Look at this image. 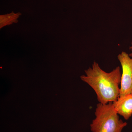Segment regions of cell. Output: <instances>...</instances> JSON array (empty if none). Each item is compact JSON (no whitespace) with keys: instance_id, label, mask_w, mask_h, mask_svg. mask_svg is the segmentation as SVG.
<instances>
[{"instance_id":"6da1fadb","label":"cell","mask_w":132,"mask_h":132,"mask_svg":"<svg viewBox=\"0 0 132 132\" xmlns=\"http://www.w3.org/2000/svg\"><path fill=\"white\" fill-rule=\"evenodd\" d=\"M86 75L80 77L81 80L93 89L99 103L105 104L116 101L119 97L121 73L119 67L110 72H106L94 62L92 67L85 70Z\"/></svg>"},{"instance_id":"7a4b0ae2","label":"cell","mask_w":132,"mask_h":132,"mask_svg":"<svg viewBox=\"0 0 132 132\" xmlns=\"http://www.w3.org/2000/svg\"><path fill=\"white\" fill-rule=\"evenodd\" d=\"M95 114V118L90 125L92 132H122L127 125L120 119L112 102L97 104Z\"/></svg>"},{"instance_id":"3957f363","label":"cell","mask_w":132,"mask_h":132,"mask_svg":"<svg viewBox=\"0 0 132 132\" xmlns=\"http://www.w3.org/2000/svg\"><path fill=\"white\" fill-rule=\"evenodd\" d=\"M122 69L119 97L132 94V59L129 54L122 52L118 55Z\"/></svg>"},{"instance_id":"277c9868","label":"cell","mask_w":132,"mask_h":132,"mask_svg":"<svg viewBox=\"0 0 132 132\" xmlns=\"http://www.w3.org/2000/svg\"><path fill=\"white\" fill-rule=\"evenodd\" d=\"M113 105L118 114L123 116L126 120L132 116V94L119 97Z\"/></svg>"},{"instance_id":"5b68a950","label":"cell","mask_w":132,"mask_h":132,"mask_svg":"<svg viewBox=\"0 0 132 132\" xmlns=\"http://www.w3.org/2000/svg\"><path fill=\"white\" fill-rule=\"evenodd\" d=\"M21 14L20 13H14L12 12L8 14L1 15L0 16V28H2L4 26L11 25L13 23L18 22V19Z\"/></svg>"},{"instance_id":"8992f818","label":"cell","mask_w":132,"mask_h":132,"mask_svg":"<svg viewBox=\"0 0 132 132\" xmlns=\"http://www.w3.org/2000/svg\"><path fill=\"white\" fill-rule=\"evenodd\" d=\"M130 50L131 51V53L129 54V55L130 57L132 59V40L131 43V46H130Z\"/></svg>"}]
</instances>
